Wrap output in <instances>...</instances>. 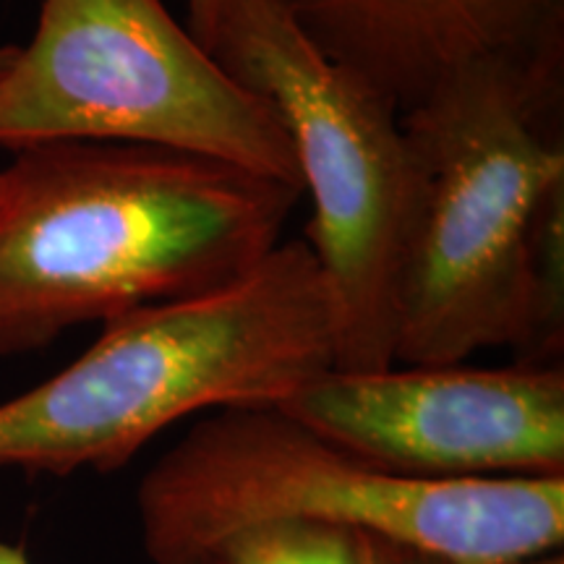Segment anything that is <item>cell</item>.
<instances>
[{
    "label": "cell",
    "instance_id": "obj_6",
    "mask_svg": "<svg viewBox=\"0 0 564 564\" xmlns=\"http://www.w3.org/2000/svg\"><path fill=\"white\" fill-rule=\"evenodd\" d=\"M108 141L199 154L303 194L278 110L183 30L165 0H42L0 74V150Z\"/></svg>",
    "mask_w": 564,
    "mask_h": 564
},
{
    "label": "cell",
    "instance_id": "obj_4",
    "mask_svg": "<svg viewBox=\"0 0 564 564\" xmlns=\"http://www.w3.org/2000/svg\"><path fill=\"white\" fill-rule=\"evenodd\" d=\"M562 68L497 63L400 116L415 204L394 299V364H463L525 343L535 223L564 188Z\"/></svg>",
    "mask_w": 564,
    "mask_h": 564
},
{
    "label": "cell",
    "instance_id": "obj_2",
    "mask_svg": "<svg viewBox=\"0 0 564 564\" xmlns=\"http://www.w3.org/2000/svg\"><path fill=\"white\" fill-rule=\"evenodd\" d=\"M329 369L327 282L306 241L278 243L220 288L110 316L74 364L0 403V468L108 474L188 415L278 405Z\"/></svg>",
    "mask_w": 564,
    "mask_h": 564
},
{
    "label": "cell",
    "instance_id": "obj_10",
    "mask_svg": "<svg viewBox=\"0 0 564 564\" xmlns=\"http://www.w3.org/2000/svg\"><path fill=\"white\" fill-rule=\"evenodd\" d=\"M232 0H188V32L209 53Z\"/></svg>",
    "mask_w": 564,
    "mask_h": 564
},
{
    "label": "cell",
    "instance_id": "obj_3",
    "mask_svg": "<svg viewBox=\"0 0 564 564\" xmlns=\"http://www.w3.org/2000/svg\"><path fill=\"white\" fill-rule=\"evenodd\" d=\"M152 564H212L253 528H348L444 564H518L564 539V478L419 481L373 468L278 405L209 411L137 489Z\"/></svg>",
    "mask_w": 564,
    "mask_h": 564
},
{
    "label": "cell",
    "instance_id": "obj_1",
    "mask_svg": "<svg viewBox=\"0 0 564 564\" xmlns=\"http://www.w3.org/2000/svg\"><path fill=\"white\" fill-rule=\"evenodd\" d=\"M301 196L160 147L58 141L13 152L0 167V356L241 278L282 243Z\"/></svg>",
    "mask_w": 564,
    "mask_h": 564
},
{
    "label": "cell",
    "instance_id": "obj_9",
    "mask_svg": "<svg viewBox=\"0 0 564 564\" xmlns=\"http://www.w3.org/2000/svg\"><path fill=\"white\" fill-rule=\"evenodd\" d=\"M369 539L333 525H264L232 539L212 564H364Z\"/></svg>",
    "mask_w": 564,
    "mask_h": 564
},
{
    "label": "cell",
    "instance_id": "obj_5",
    "mask_svg": "<svg viewBox=\"0 0 564 564\" xmlns=\"http://www.w3.org/2000/svg\"><path fill=\"white\" fill-rule=\"evenodd\" d=\"M209 55L278 110L314 204L306 241L335 314V369L394 366V299L415 204L398 110L329 63L280 0H232Z\"/></svg>",
    "mask_w": 564,
    "mask_h": 564
},
{
    "label": "cell",
    "instance_id": "obj_13",
    "mask_svg": "<svg viewBox=\"0 0 564 564\" xmlns=\"http://www.w3.org/2000/svg\"><path fill=\"white\" fill-rule=\"evenodd\" d=\"M392 564H444V562L432 560V556H421V554L405 552V549L392 546Z\"/></svg>",
    "mask_w": 564,
    "mask_h": 564
},
{
    "label": "cell",
    "instance_id": "obj_15",
    "mask_svg": "<svg viewBox=\"0 0 564 564\" xmlns=\"http://www.w3.org/2000/svg\"><path fill=\"white\" fill-rule=\"evenodd\" d=\"M13 55H17V45H0V74H3L6 68H9V63L13 61Z\"/></svg>",
    "mask_w": 564,
    "mask_h": 564
},
{
    "label": "cell",
    "instance_id": "obj_12",
    "mask_svg": "<svg viewBox=\"0 0 564 564\" xmlns=\"http://www.w3.org/2000/svg\"><path fill=\"white\" fill-rule=\"evenodd\" d=\"M0 564H32V560L26 556L24 546H13L0 541Z\"/></svg>",
    "mask_w": 564,
    "mask_h": 564
},
{
    "label": "cell",
    "instance_id": "obj_11",
    "mask_svg": "<svg viewBox=\"0 0 564 564\" xmlns=\"http://www.w3.org/2000/svg\"><path fill=\"white\" fill-rule=\"evenodd\" d=\"M364 564H392V544H382V541L369 539Z\"/></svg>",
    "mask_w": 564,
    "mask_h": 564
},
{
    "label": "cell",
    "instance_id": "obj_7",
    "mask_svg": "<svg viewBox=\"0 0 564 564\" xmlns=\"http://www.w3.org/2000/svg\"><path fill=\"white\" fill-rule=\"evenodd\" d=\"M278 408L392 476L564 478L562 364L329 369Z\"/></svg>",
    "mask_w": 564,
    "mask_h": 564
},
{
    "label": "cell",
    "instance_id": "obj_8",
    "mask_svg": "<svg viewBox=\"0 0 564 564\" xmlns=\"http://www.w3.org/2000/svg\"><path fill=\"white\" fill-rule=\"evenodd\" d=\"M337 68L398 116L497 63L564 66V0H280Z\"/></svg>",
    "mask_w": 564,
    "mask_h": 564
},
{
    "label": "cell",
    "instance_id": "obj_14",
    "mask_svg": "<svg viewBox=\"0 0 564 564\" xmlns=\"http://www.w3.org/2000/svg\"><path fill=\"white\" fill-rule=\"evenodd\" d=\"M518 564H564V556H562L560 549H556V552L535 554V556H531V560H523V562H518Z\"/></svg>",
    "mask_w": 564,
    "mask_h": 564
}]
</instances>
